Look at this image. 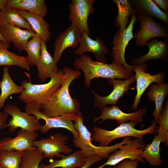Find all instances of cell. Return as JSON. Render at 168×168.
Returning a JSON list of instances; mask_svg holds the SVG:
<instances>
[{
  "label": "cell",
  "instance_id": "cell-9",
  "mask_svg": "<svg viewBox=\"0 0 168 168\" xmlns=\"http://www.w3.org/2000/svg\"><path fill=\"white\" fill-rule=\"evenodd\" d=\"M67 136L57 133L51 135L47 138H42L35 141L33 146L38 149L44 154V158H53L54 156L61 157V153L70 154L72 150L67 145Z\"/></svg>",
  "mask_w": 168,
  "mask_h": 168
},
{
  "label": "cell",
  "instance_id": "cell-38",
  "mask_svg": "<svg viewBox=\"0 0 168 168\" xmlns=\"http://www.w3.org/2000/svg\"><path fill=\"white\" fill-rule=\"evenodd\" d=\"M103 158L98 155H95L88 158L85 164L80 168H89L96 162L100 161Z\"/></svg>",
  "mask_w": 168,
  "mask_h": 168
},
{
  "label": "cell",
  "instance_id": "cell-39",
  "mask_svg": "<svg viewBox=\"0 0 168 168\" xmlns=\"http://www.w3.org/2000/svg\"><path fill=\"white\" fill-rule=\"evenodd\" d=\"M164 12L168 15V0H152Z\"/></svg>",
  "mask_w": 168,
  "mask_h": 168
},
{
  "label": "cell",
  "instance_id": "cell-14",
  "mask_svg": "<svg viewBox=\"0 0 168 168\" xmlns=\"http://www.w3.org/2000/svg\"><path fill=\"white\" fill-rule=\"evenodd\" d=\"M147 112L146 108H142L135 112L126 113L121 110L118 106L113 105L111 107L106 106L102 110L99 116L95 118L94 121L95 123L100 119H101L100 124L104 121L110 119L116 120L119 124L130 121L137 123H142L143 117Z\"/></svg>",
  "mask_w": 168,
  "mask_h": 168
},
{
  "label": "cell",
  "instance_id": "cell-18",
  "mask_svg": "<svg viewBox=\"0 0 168 168\" xmlns=\"http://www.w3.org/2000/svg\"><path fill=\"white\" fill-rule=\"evenodd\" d=\"M0 32L5 40L12 43L19 51H25L28 42L35 35L34 31L6 24L0 25Z\"/></svg>",
  "mask_w": 168,
  "mask_h": 168
},
{
  "label": "cell",
  "instance_id": "cell-30",
  "mask_svg": "<svg viewBox=\"0 0 168 168\" xmlns=\"http://www.w3.org/2000/svg\"><path fill=\"white\" fill-rule=\"evenodd\" d=\"M116 5L118 14L114 22L115 26L121 30H125L130 23L129 19L134 9L129 0H113Z\"/></svg>",
  "mask_w": 168,
  "mask_h": 168
},
{
  "label": "cell",
  "instance_id": "cell-3",
  "mask_svg": "<svg viewBox=\"0 0 168 168\" xmlns=\"http://www.w3.org/2000/svg\"><path fill=\"white\" fill-rule=\"evenodd\" d=\"M138 123L130 122L121 124L112 130H108L95 126L92 141L99 142V146H108L113 140L123 137H133L142 142L143 137L147 134L155 133L156 123L153 119L151 125L147 128L142 130L135 128Z\"/></svg>",
  "mask_w": 168,
  "mask_h": 168
},
{
  "label": "cell",
  "instance_id": "cell-40",
  "mask_svg": "<svg viewBox=\"0 0 168 168\" xmlns=\"http://www.w3.org/2000/svg\"><path fill=\"white\" fill-rule=\"evenodd\" d=\"M9 115L4 112H0V130L6 127L7 120Z\"/></svg>",
  "mask_w": 168,
  "mask_h": 168
},
{
  "label": "cell",
  "instance_id": "cell-20",
  "mask_svg": "<svg viewBox=\"0 0 168 168\" xmlns=\"http://www.w3.org/2000/svg\"><path fill=\"white\" fill-rule=\"evenodd\" d=\"M131 138L126 137L121 142L110 146H96L92 143L85 142L78 137H73V142L76 147L80 148L86 158L98 155L102 158H108L110 154L118 150L122 145L131 141Z\"/></svg>",
  "mask_w": 168,
  "mask_h": 168
},
{
  "label": "cell",
  "instance_id": "cell-21",
  "mask_svg": "<svg viewBox=\"0 0 168 168\" xmlns=\"http://www.w3.org/2000/svg\"><path fill=\"white\" fill-rule=\"evenodd\" d=\"M57 64L48 51L46 42L42 40L40 57L36 65L38 78L42 82L50 78L59 70Z\"/></svg>",
  "mask_w": 168,
  "mask_h": 168
},
{
  "label": "cell",
  "instance_id": "cell-10",
  "mask_svg": "<svg viewBox=\"0 0 168 168\" xmlns=\"http://www.w3.org/2000/svg\"><path fill=\"white\" fill-rule=\"evenodd\" d=\"M140 22V29L134 36L136 45L143 47L151 39L161 37L168 39L165 27L155 21L152 17L144 15H136Z\"/></svg>",
  "mask_w": 168,
  "mask_h": 168
},
{
  "label": "cell",
  "instance_id": "cell-33",
  "mask_svg": "<svg viewBox=\"0 0 168 168\" xmlns=\"http://www.w3.org/2000/svg\"><path fill=\"white\" fill-rule=\"evenodd\" d=\"M42 40L35 35L28 42L25 51L27 53L26 56L30 65H37L38 63L40 55Z\"/></svg>",
  "mask_w": 168,
  "mask_h": 168
},
{
  "label": "cell",
  "instance_id": "cell-15",
  "mask_svg": "<svg viewBox=\"0 0 168 168\" xmlns=\"http://www.w3.org/2000/svg\"><path fill=\"white\" fill-rule=\"evenodd\" d=\"M81 36V32L72 24L58 35L54 43L53 57L56 63L60 61L63 52L66 49L69 47L72 49L78 47Z\"/></svg>",
  "mask_w": 168,
  "mask_h": 168
},
{
  "label": "cell",
  "instance_id": "cell-11",
  "mask_svg": "<svg viewBox=\"0 0 168 168\" xmlns=\"http://www.w3.org/2000/svg\"><path fill=\"white\" fill-rule=\"evenodd\" d=\"M133 70L135 73L134 76L136 82L137 93L132 108L136 110L141 98L147 88L153 83L159 84L164 82L165 75L162 71L156 75H151L147 72L148 67L145 63L135 65Z\"/></svg>",
  "mask_w": 168,
  "mask_h": 168
},
{
  "label": "cell",
  "instance_id": "cell-8",
  "mask_svg": "<svg viewBox=\"0 0 168 168\" xmlns=\"http://www.w3.org/2000/svg\"><path fill=\"white\" fill-rule=\"evenodd\" d=\"M3 110L4 112L12 116L6 126L11 133L14 132L18 128L36 132L40 130L42 125L35 116L22 112L15 105L8 104Z\"/></svg>",
  "mask_w": 168,
  "mask_h": 168
},
{
  "label": "cell",
  "instance_id": "cell-29",
  "mask_svg": "<svg viewBox=\"0 0 168 168\" xmlns=\"http://www.w3.org/2000/svg\"><path fill=\"white\" fill-rule=\"evenodd\" d=\"M3 71L2 78L0 82V110L4 106L6 100L9 96L13 94H21L24 90L21 86L17 85L12 79L7 66H4Z\"/></svg>",
  "mask_w": 168,
  "mask_h": 168
},
{
  "label": "cell",
  "instance_id": "cell-23",
  "mask_svg": "<svg viewBox=\"0 0 168 168\" xmlns=\"http://www.w3.org/2000/svg\"><path fill=\"white\" fill-rule=\"evenodd\" d=\"M134 8L136 15H144L156 17L166 24L168 15L160 9L152 0H129Z\"/></svg>",
  "mask_w": 168,
  "mask_h": 168
},
{
  "label": "cell",
  "instance_id": "cell-17",
  "mask_svg": "<svg viewBox=\"0 0 168 168\" xmlns=\"http://www.w3.org/2000/svg\"><path fill=\"white\" fill-rule=\"evenodd\" d=\"M90 36L86 33H82L80 44L75 54L81 56L85 52H91L94 54L96 61L106 63L105 55L109 52L108 47L100 37L97 36L96 40H94Z\"/></svg>",
  "mask_w": 168,
  "mask_h": 168
},
{
  "label": "cell",
  "instance_id": "cell-4",
  "mask_svg": "<svg viewBox=\"0 0 168 168\" xmlns=\"http://www.w3.org/2000/svg\"><path fill=\"white\" fill-rule=\"evenodd\" d=\"M63 74V71L59 69L49 82L43 84H35L31 82L30 80L29 81L24 80L21 86L24 90L19 96L18 99L26 104L34 102L40 106L60 87Z\"/></svg>",
  "mask_w": 168,
  "mask_h": 168
},
{
  "label": "cell",
  "instance_id": "cell-5",
  "mask_svg": "<svg viewBox=\"0 0 168 168\" xmlns=\"http://www.w3.org/2000/svg\"><path fill=\"white\" fill-rule=\"evenodd\" d=\"M130 23L124 30L119 29L115 32L112 42L113 48L111 56L113 61L123 66L128 71L132 72L135 65H129L125 58L126 49L130 41L134 37L133 29L135 22L138 21L134 11L131 15Z\"/></svg>",
  "mask_w": 168,
  "mask_h": 168
},
{
  "label": "cell",
  "instance_id": "cell-12",
  "mask_svg": "<svg viewBox=\"0 0 168 168\" xmlns=\"http://www.w3.org/2000/svg\"><path fill=\"white\" fill-rule=\"evenodd\" d=\"M136 81L134 76L132 75L125 80L109 79L108 83L113 86L112 91L108 96H102L98 95L94 91L92 93L94 96V105L100 110L103 109L107 105H116L119 100L131 88L130 85Z\"/></svg>",
  "mask_w": 168,
  "mask_h": 168
},
{
  "label": "cell",
  "instance_id": "cell-32",
  "mask_svg": "<svg viewBox=\"0 0 168 168\" xmlns=\"http://www.w3.org/2000/svg\"><path fill=\"white\" fill-rule=\"evenodd\" d=\"M24 152L1 150L0 165L3 168H21Z\"/></svg>",
  "mask_w": 168,
  "mask_h": 168
},
{
  "label": "cell",
  "instance_id": "cell-35",
  "mask_svg": "<svg viewBox=\"0 0 168 168\" xmlns=\"http://www.w3.org/2000/svg\"><path fill=\"white\" fill-rule=\"evenodd\" d=\"M43 154L38 149L24 152L21 168H39V165L44 158Z\"/></svg>",
  "mask_w": 168,
  "mask_h": 168
},
{
  "label": "cell",
  "instance_id": "cell-44",
  "mask_svg": "<svg viewBox=\"0 0 168 168\" xmlns=\"http://www.w3.org/2000/svg\"><path fill=\"white\" fill-rule=\"evenodd\" d=\"M1 151V150L0 149V154Z\"/></svg>",
  "mask_w": 168,
  "mask_h": 168
},
{
  "label": "cell",
  "instance_id": "cell-7",
  "mask_svg": "<svg viewBox=\"0 0 168 168\" xmlns=\"http://www.w3.org/2000/svg\"><path fill=\"white\" fill-rule=\"evenodd\" d=\"M95 0H72L69 5L68 18L82 33H86L90 35L88 20L89 15L93 13Z\"/></svg>",
  "mask_w": 168,
  "mask_h": 168
},
{
  "label": "cell",
  "instance_id": "cell-6",
  "mask_svg": "<svg viewBox=\"0 0 168 168\" xmlns=\"http://www.w3.org/2000/svg\"><path fill=\"white\" fill-rule=\"evenodd\" d=\"M26 104L25 107L26 112L35 116L38 120L43 119L45 121V124L42 125L40 130L41 133H47L52 128H63L70 131L72 133L73 137H78V131L71 120L62 116L53 117L47 116L41 111L40 106L35 102H30Z\"/></svg>",
  "mask_w": 168,
  "mask_h": 168
},
{
  "label": "cell",
  "instance_id": "cell-26",
  "mask_svg": "<svg viewBox=\"0 0 168 168\" xmlns=\"http://www.w3.org/2000/svg\"><path fill=\"white\" fill-rule=\"evenodd\" d=\"M5 6L31 12L44 17L48 12L44 0H7Z\"/></svg>",
  "mask_w": 168,
  "mask_h": 168
},
{
  "label": "cell",
  "instance_id": "cell-22",
  "mask_svg": "<svg viewBox=\"0 0 168 168\" xmlns=\"http://www.w3.org/2000/svg\"><path fill=\"white\" fill-rule=\"evenodd\" d=\"M20 14L27 21L35 36L45 42L50 39L51 33L49 24L41 16L29 11L18 9Z\"/></svg>",
  "mask_w": 168,
  "mask_h": 168
},
{
  "label": "cell",
  "instance_id": "cell-31",
  "mask_svg": "<svg viewBox=\"0 0 168 168\" xmlns=\"http://www.w3.org/2000/svg\"><path fill=\"white\" fill-rule=\"evenodd\" d=\"M161 141L157 134L151 143L147 145L143 149L141 157L145 159L152 166H159L162 164L160 151V145Z\"/></svg>",
  "mask_w": 168,
  "mask_h": 168
},
{
  "label": "cell",
  "instance_id": "cell-28",
  "mask_svg": "<svg viewBox=\"0 0 168 168\" xmlns=\"http://www.w3.org/2000/svg\"><path fill=\"white\" fill-rule=\"evenodd\" d=\"M6 24L34 31L17 9L5 6L0 12V25Z\"/></svg>",
  "mask_w": 168,
  "mask_h": 168
},
{
  "label": "cell",
  "instance_id": "cell-13",
  "mask_svg": "<svg viewBox=\"0 0 168 168\" xmlns=\"http://www.w3.org/2000/svg\"><path fill=\"white\" fill-rule=\"evenodd\" d=\"M144 146V144L137 139L131 140L129 142L122 145L119 150L109 156L106 162L96 168H103L106 166H115L127 159L143 162L144 161L141 155Z\"/></svg>",
  "mask_w": 168,
  "mask_h": 168
},
{
  "label": "cell",
  "instance_id": "cell-41",
  "mask_svg": "<svg viewBox=\"0 0 168 168\" xmlns=\"http://www.w3.org/2000/svg\"><path fill=\"white\" fill-rule=\"evenodd\" d=\"M8 43L5 40L0 32V46L5 45Z\"/></svg>",
  "mask_w": 168,
  "mask_h": 168
},
{
  "label": "cell",
  "instance_id": "cell-25",
  "mask_svg": "<svg viewBox=\"0 0 168 168\" xmlns=\"http://www.w3.org/2000/svg\"><path fill=\"white\" fill-rule=\"evenodd\" d=\"M59 160H56L49 165L42 164L39 168H76L81 167L86 163L87 158L84 156L81 150L75 151L72 154L63 156Z\"/></svg>",
  "mask_w": 168,
  "mask_h": 168
},
{
  "label": "cell",
  "instance_id": "cell-43",
  "mask_svg": "<svg viewBox=\"0 0 168 168\" xmlns=\"http://www.w3.org/2000/svg\"><path fill=\"white\" fill-rule=\"evenodd\" d=\"M0 168H3L0 165Z\"/></svg>",
  "mask_w": 168,
  "mask_h": 168
},
{
  "label": "cell",
  "instance_id": "cell-19",
  "mask_svg": "<svg viewBox=\"0 0 168 168\" xmlns=\"http://www.w3.org/2000/svg\"><path fill=\"white\" fill-rule=\"evenodd\" d=\"M147 45L149 48L148 52L143 56L133 58L132 65L140 64L150 61H168V39L159 40L153 38L147 42Z\"/></svg>",
  "mask_w": 168,
  "mask_h": 168
},
{
  "label": "cell",
  "instance_id": "cell-24",
  "mask_svg": "<svg viewBox=\"0 0 168 168\" xmlns=\"http://www.w3.org/2000/svg\"><path fill=\"white\" fill-rule=\"evenodd\" d=\"M168 94V84L166 82L153 84L150 86L147 95L150 101L155 102V109L152 115L156 122L163 110L164 102Z\"/></svg>",
  "mask_w": 168,
  "mask_h": 168
},
{
  "label": "cell",
  "instance_id": "cell-16",
  "mask_svg": "<svg viewBox=\"0 0 168 168\" xmlns=\"http://www.w3.org/2000/svg\"><path fill=\"white\" fill-rule=\"evenodd\" d=\"M38 136L36 132L19 130L14 138L6 137L0 140V149L8 151H26L35 149L33 145Z\"/></svg>",
  "mask_w": 168,
  "mask_h": 168
},
{
  "label": "cell",
  "instance_id": "cell-2",
  "mask_svg": "<svg viewBox=\"0 0 168 168\" xmlns=\"http://www.w3.org/2000/svg\"><path fill=\"white\" fill-rule=\"evenodd\" d=\"M74 67L81 70L85 77V86H90L91 82L95 78L102 77L110 79H128L133 74L123 66L113 61L111 63H106L93 61L85 54L76 57L74 62Z\"/></svg>",
  "mask_w": 168,
  "mask_h": 168
},
{
  "label": "cell",
  "instance_id": "cell-34",
  "mask_svg": "<svg viewBox=\"0 0 168 168\" xmlns=\"http://www.w3.org/2000/svg\"><path fill=\"white\" fill-rule=\"evenodd\" d=\"M159 126L157 127L156 132L161 141L168 146V100L166 101L164 108L160 113L156 121Z\"/></svg>",
  "mask_w": 168,
  "mask_h": 168
},
{
  "label": "cell",
  "instance_id": "cell-27",
  "mask_svg": "<svg viewBox=\"0 0 168 168\" xmlns=\"http://www.w3.org/2000/svg\"><path fill=\"white\" fill-rule=\"evenodd\" d=\"M10 44L0 46V66H18L27 71L30 65L26 56H21L8 50Z\"/></svg>",
  "mask_w": 168,
  "mask_h": 168
},
{
  "label": "cell",
  "instance_id": "cell-42",
  "mask_svg": "<svg viewBox=\"0 0 168 168\" xmlns=\"http://www.w3.org/2000/svg\"><path fill=\"white\" fill-rule=\"evenodd\" d=\"M7 0H0V12L5 6Z\"/></svg>",
  "mask_w": 168,
  "mask_h": 168
},
{
  "label": "cell",
  "instance_id": "cell-36",
  "mask_svg": "<svg viewBox=\"0 0 168 168\" xmlns=\"http://www.w3.org/2000/svg\"><path fill=\"white\" fill-rule=\"evenodd\" d=\"M84 120L83 116L80 112L74 122V127L78 131V138L81 140L86 143H92L91 133L84 124Z\"/></svg>",
  "mask_w": 168,
  "mask_h": 168
},
{
  "label": "cell",
  "instance_id": "cell-1",
  "mask_svg": "<svg viewBox=\"0 0 168 168\" xmlns=\"http://www.w3.org/2000/svg\"><path fill=\"white\" fill-rule=\"evenodd\" d=\"M62 70L64 74L60 87L40 105L41 110L47 116H62L74 122L80 112V103L77 99L71 97L69 87L74 80L79 77L81 73L78 70L68 67L64 68Z\"/></svg>",
  "mask_w": 168,
  "mask_h": 168
},
{
  "label": "cell",
  "instance_id": "cell-37",
  "mask_svg": "<svg viewBox=\"0 0 168 168\" xmlns=\"http://www.w3.org/2000/svg\"><path fill=\"white\" fill-rule=\"evenodd\" d=\"M138 160L125 159L122 161L116 166L113 167H106L105 168H137L139 162Z\"/></svg>",
  "mask_w": 168,
  "mask_h": 168
}]
</instances>
